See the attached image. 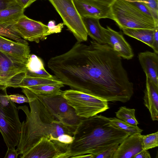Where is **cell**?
Returning a JSON list of instances; mask_svg holds the SVG:
<instances>
[{
	"mask_svg": "<svg viewBox=\"0 0 158 158\" xmlns=\"http://www.w3.org/2000/svg\"><path fill=\"white\" fill-rule=\"evenodd\" d=\"M11 101L14 103L21 104L24 103L29 102V100L26 96L19 94H15L8 95Z\"/></svg>",
	"mask_w": 158,
	"mask_h": 158,
	"instance_id": "cell-32",
	"label": "cell"
},
{
	"mask_svg": "<svg viewBox=\"0 0 158 158\" xmlns=\"http://www.w3.org/2000/svg\"><path fill=\"white\" fill-rule=\"evenodd\" d=\"M142 142L143 149L148 150L158 146V131L143 135Z\"/></svg>",
	"mask_w": 158,
	"mask_h": 158,
	"instance_id": "cell-27",
	"label": "cell"
},
{
	"mask_svg": "<svg viewBox=\"0 0 158 158\" xmlns=\"http://www.w3.org/2000/svg\"><path fill=\"white\" fill-rule=\"evenodd\" d=\"M0 51L23 58L30 55L28 44L12 41L0 35Z\"/></svg>",
	"mask_w": 158,
	"mask_h": 158,
	"instance_id": "cell-18",
	"label": "cell"
},
{
	"mask_svg": "<svg viewBox=\"0 0 158 158\" xmlns=\"http://www.w3.org/2000/svg\"><path fill=\"white\" fill-rule=\"evenodd\" d=\"M25 76L37 77L52 78L54 77L48 73L45 68L35 72H30L26 71L25 73Z\"/></svg>",
	"mask_w": 158,
	"mask_h": 158,
	"instance_id": "cell-31",
	"label": "cell"
},
{
	"mask_svg": "<svg viewBox=\"0 0 158 158\" xmlns=\"http://www.w3.org/2000/svg\"><path fill=\"white\" fill-rule=\"evenodd\" d=\"M81 18L90 17L112 19L110 4L95 0H73Z\"/></svg>",
	"mask_w": 158,
	"mask_h": 158,
	"instance_id": "cell-11",
	"label": "cell"
},
{
	"mask_svg": "<svg viewBox=\"0 0 158 158\" xmlns=\"http://www.w3.org/2000/svg\"><path fill=\"white\" fill-rule=\"evenodd\" d=\"M37 0H15L17 3L25 10Z\"/></svg>",
	"mask_w": 158,
	"mask_h": 158,
	"instance_id": "cell-37",
	"label": "cell"
},
{
	"mask_svg": "<svg viewBox=\"0 0 158 158\" xmlns=\"http://www.w3.org/2000/svg\"><path fill=\"white\" fill-rule=\"evenodd\" d=\"M76 42L71 49L51 58L48 66L72 89L110 102L125 103L134 94L121 57L107 44Z\"/></svg>",
	"mask_w": 158,
	"mask_h": 158,
	"instance_id": "cell-1",
	"label": "cell"
},
{
	"mask_svg": "<svg viewBox=\"0 0 158 158\" xmlns=\"http://www.w3.org/2000/svg\"><path fill=\"white\" fill-rule=\"evenodd\" d=\"M27 59L23 58L0 51V76L4 83L14 76L27 70Z\"/></svg>",
	"mask_w": 158,
	"mask_h": 158,
	"instance_id": "cell-12",
	"label": "cell"
},
{
	"mask_svg": "<svg viewBox=\"0 0 158 158\" xmlns=\"http://www.w3.org/2000/svg\"><path fill=\"white\" fill-rule=\"evenodd\" d=\"M122 30L125 34L141 41L152 48L154 29L127 28Z\"/></svg>",
	"mask_w": 158,
	"mask_h": 158,
	"instance_id": "cell-21",
	"label": "cell"
},
{
	"mask_svg": "<svg viewBox=\"0 0 158 158\" xmlns=\"http://www.w3.org/2000/svg\"><path fill=\"white\" fill-rule=\"evenodd\" d=\"M117 118L126 123L134 126H137L139 123L137 120L135 115V110L121 106L116 113Z\"/></svg>",
	"mask_w": 158,
	"mask_h": 158,
	"instance_id": "cell-23",
	"label": "cell"
},
{
	"mask_svg": "<svg viewBox=\"0 0 158 158\" xmlns=\"http://www.w3.org/2000/svg\"><path fill=\"white\" fill-rule=\"evenodd\" d=\"M62 95L82 118L93 116L109 108L106 100L78 90H67L63 91Z\"/></svg>",
	"mask_w": 158,
	"mask_h": 158,
	"instance_id": "cell-6",
	"label": "cell"
},
{
	"mask_svg": "<svg viewBox=\"0 0 158 158\" xmlns=\"http://www.w3.org/2000/svg\"><path fill=\"white\" fill-rule=\"evenodd\" d=\"M68 145L58 144L47 137L40 141L21 158H67Z\"/></svg>",
	"mask_w": 158,
	"mask_h": 158,
	"instance_id": "cell-10",
	"label": "cell"
},
{
	"mask_svg": "<svg viewBox=\"0 0 158 158\" xmlns=\"http://www.w3.org/2000/svg\"><path fill=\"white\" fill-rule=\"evenodd\" d=\"M105 43L109 45L118 55L124 59L130 60L134 56L131 47L122 34L109 27H102Z\"/></svg>",
	"mask_w": 158,
	"mask_h": 158,
	"instance_id": "cell-13",
	"label": "cell"
},
{
	"mask_svg": "<svg viewBox=\"0 0 158 158\" xmlns=\"http://www.w3.org/2000/svg\"><path fill=\"white\" fill-rule=\"evenodd\" d=\"M17 3L15 0H0V10Z\"/></svg>",
	"mask_w": 158,
	"mask_h": 158,
	"instance_id": "cell-36",
	"label": "cell"
},
{
	"mask_svg": "<svg viewBox=\"0 0 158 158\" xmlns=\"http://www.w3.org/2000/svg\"><path fill=\"white\" fill-rule=\"evenodd\" d=\"M24 11L17 3L0 10V24L10 26L24 15Z\"/></svg>",
	"mask_w": 158,
	"mask_h": 158,
	"instance_id": "cell-20",
	"label": "cell"
},
{
	"mask_svg": "<svg viewBox=\"0 0 158 158\" xmlns=\"http://www.w3.org/2000/svg\"><path fill=\"white\" fill-rule=\"evenodd\" d=\"M138 58L146 77L158 86V55L155 52H141Z\"/></svg>",
	"mask_w": 158,
	"mask_h": 158,
	"instance_id": "cell-16",
	"label": "cell"
},
{
	"mask_svg": "<svg viewBox=\"0 0 158 158\" xmlns=\"http://www.w3.org/2000/svg\"><path fill=\"white\" fill-rule=\"evenodd\" d=\"M139 9L141 11L152 17L155 20L158 22V16L154 14L141 0H127Z\"/></svg>",
	"mask_w": 158,
	"mask_h": 158,
	"instance_id": "cell-28",
	"label": "cell"
},
{
	"mask_svg": "<svg viewBox=\"0 0 158 158\" xmlns=\"http://www.w3.org/2000/svg\"><path fill=\"white\" fill-rule=\"evenodd\" d=\"M146 77L144 104L149 110L153 121L158 120V86Z\"/></svg>",
	"mask_w": 158,
	"mask_h": 158,
	"instance_id": "cell-17",
	"label": "cell"
},
{
	"mask_svg": "<svg viewBox=\"0 0 158 158\" xmlns=\"http://www.w3.org/2000/svg\"><path fill=\"white\" fill-rule=\"evenodd\" d=\"M112 20L121 29L141 28L154 30L158 22L127 0H115L110 5Z\"/></svg>",
	"mask_w": 158,
	"mask_h": 158,
	"instance_id": "cell-5",
	"label": "cell"
},
{
	"mask_svg": "<svg viewBox=\"0 0 158 158\" xmlns=\"http://www.w3.org/2000/svg\"><path fill=\"white\" fill-rule=\"evenodd\" d=\"M156 15L158 16V0H141Z\"/></svg>",
	"mask_w": 158,
	"mask_h": 158,
	"instance_id": "cell-33",
	"label": "cell"
},
{
	"mask_svg": "<svg viewBox=\"0 0 158 158\" xmlns=\"http://www.w3.org/2000/svg\"><path fill=\"white\" fill-rule=\"evenodd\" d=\"M154 52L158 54V27L154 30L153 42L152 48Z\"/></svg>",
	"mask_w": 158,
	"mask_h": 158,
	"instance_id": "cell-34",
	"label": "cell"
},
{
	"mask_svg": "<svg viewBox=\"0 0 158 158\" xmlns=\"http://www.w3.org/2000/svg\"><path fill=\"white\" fill-rule=\"evenodd\" d=\"M0 35L12 39L20 43L28 44L27 41L23 39L10 26L0 24Z\"/></svg>",
	"mask_w": 158,
	"mask_h": 158,
	"instance_id": "cell-26",
	"label": "cell"
},
{
	"mask_svg": "<svg viewBox=\"0 0 158 158\" xmlns=\"http://www.w3.org/2000/svg\"><path fill=\"white\" fill-rule=\"evenodd\" d=\"M94 156L92 154H89L78 156L76 158H93Z\"/></svg>",
	"mask_w": 158,
	"mask_h": 158,
	"instance_id": "cell-39",
	"label": "cell"
},
{
	"mask_svg": "<svg viewBox=\"0 0 158 158\" xmlns=\"http://www.w3.org/2000/svg\"><path fill=\"white\" fill-rule=\"evenodd\" d=\"M129 135L114 127L109 118L104 116L97 114L82 118L74 131L73 142L68 145L67 158L89 154L94 156L112 146L120 144Z\"/></svg>",
	"mask_w": 158,
	"mask_h": 158,
	"instance_id": "cell-3",
	"label": "cell"
},
{
	"mask_svg": "<svg viewBox=\"0 0 158 158\" xmlns=\"http://www.w3.org/2000/svg\"><path fill=\"white\" fill-rule=\"evenodd\" d=\"M150 154L148 150L143 149L135 155L133 158H151Z\"/></svg>",
	"mask_w": 158,
	"mask_h": 158,
	"instance_id": "cell-38",
	"label": "cell"
},
{
	"mask_svg": "<svg viewBox=\"0 0 158 158\" xmlns=\"http://www.w3.org/2000/svg\"><path fill=\"white\" fill-rule=\"evenodd\" d=\"M111 4L115 0H95Z\"/></svg>",
	"mask_w": 158,
	"mask_h": 158,
	"instance_id": "cell-40",
	"label": "cell"
},
{
	"mask_svg": "<svg viewBox=\"0 0 158 158\" xmlns=\"http://www.w3.org/2000/svg\"><path fill=\"white\" fill-rule=\"evenodd\" d=\"M10 27L25 40L38 43L46 39L48 30L47 26L41 22L30 19L24 14Z\"/></svg>",
	"mask_w": 158,
	"mask_h": 158,
	"instance_id": "cell-9",
	"label": "cell"
},
{
	"mask_svg": "<svg viewBox=\"0 0 158 158\" xmlns=\"http://www.w3.org/2000/svg\"><path fill=\"white\" fill-rule=\"evenodd\" d=\"M88 35L95 41L104 44L105 41L103 36L102 27L99 23V19L87 17L82 18Z\"/></svg>",
	"mask_w": 158,
	"mask_h": 158,
	"instance_id": "cell-19",
	"label": "cell"
},
{
	"mask_svg": "<svg viewBox=\"0 0 158 158\" xmlns=\"http://www.w3.org/2000/svg\"><path fill=\"white\" fill-rule=\"evenodd\" d=\"M19 110L9 98L6 88L0 87V132L7 148H15L19 142L22 123Z\"/></svg>",
	"mask_w": 158,
	"mask_h": 158,
	"instance_id": "cell-4",
	"label": "cell"
},
{
	"mask_svg": "<svg viewBox=\"0 0 158 158\" xmlns=\"http://www.w3.org/2000/svg\"><path fill=\"white\" fill-rule=\"evenodd\" d=\"M19 155L15 148H8L4 158H17Z\"/></svg>",
	"mask_w": 158,
	"mask_h": 158,
	"instance_id": "cell-35",
	"label": "cell"
},
{
	"mask_svg": "<svg viewBox=\"0 0 158 158\" xmlns=\"http://www.w3.org/2000/svg\"><path fill=\"white\" fill-rule=\"evenodd\" d=\"M27 70L30 72H35L44 68L41 59L35 54H30L27 61Z\"/></svg>",
	"mask_w": 158,
	"mask_h": 158,
	"instance_id": "cell-25",
	"label": "cell"
},
{
	"mask_svg": "<svg viewBox=\"0 0 158 158\" xmlns=\"http://www.w3.org/2000/svg\"><path fill=\"white\" fill-rule=\"evenodd\" d=\"M62 83L55 85H45L30 86L27 88L37 96L50 97L62 95L61 88L64 86Z\"/></svg>",
	"mask_w": 158,
	"mask_h": 158,
	"instance_id": "cell-22",
	"label": "cell"
},
{
	"mask_svg": "<svg viewBox=\"0 0 158 158\" xmlns=\"http://www.w3.org/2000/svg\"><path fill=\"white\" fill-rule=\"evenodd\" d=\"M142 136L140 133L128 136L119 145L113 158H133L143 149Z\"/></svg>",
	"mask_w": 158,
	"mask_h": 158,
	"instance_id": "cell-14",
	"label": "cell"
},
{
	"mask_svg": "<svg viewBox=\"0 0 158 158\" xmlns=\"http://www.w3.org/2000/svg\"><path fill=\"white\" fill-rule=\"evenodd\" d=\"M63 23H59L56 25L55 22L54 21H50L48 22V30L46 36L54 34L59 33L61 32L64 27Z\"/></svg>",
	"mask_w": 158,
	"mask_h": 158,
	"instance_id": "cell-30",
	"label": "cell"
},
{
	"mask_svg": "<svg viewBox=\"0 0 158 158\" xmlns=\"http://www.w3.org/2000/svg\"><path fill=\"white\" fill-rule=\"evenodd\" d=\"M49 112L58 121L75 130L82 118L76 114L62 95L50 97L37 96Z\"/></svg>",
	"mask_w": 158,
	"mask_h": 158,
	"instance_id": "cell-8",
	"label": "cell"
},
{
	"mask_svg": "<svg viewBox=\"0 0 158 158\" xmlns=\"http://www.w3.org/2000/svg\"><path fill=\"white\" fill-rule=\"evenodd\" d=\"M111 124L116 128L128 133L130 135L141 132L143 130L138 126H134L115 117L109 118Z\"/></svg>",
	"mask_w": 158,
	"mask_h": 158,
	"instance_id": "cell-24",
	"label": "cell"
},
{
	"mask_svg": "<svg viewBox=\"0 0 158 158\" xmlns=\"http://www.w3.org/2000/svg\"><path fill=\"white\" fill-rule=\"evenodd\" d=\"M21 88L29 99L30 110L26 105L18 107L26 115V120L22 123L20 141L16 149L18 154H24L43 137L61 145L71 143L75 130L56 120L36 94L26 88Z\"/></svg>",
	"mask_w": 158,
	"mask_h": 158,
	"instance_id": "cell-2",
	"label": "cell"
},
{
	"mask_svg": "<svg viewBox=\"0 0 158 158\" xmlns=\"http://www.w3.org/2000/svg\"><path fill=\"white\" fill-rule=\"evenodd\" d=\"M25 73L15 76L7 82V87L27 88V87L45 85H55L62 83L55 76L52 78H44L26 77Z\"/></svg>",
	"mask_w": 158,
	"mask_h": 158,
	"instance_id": "cell-15",
	"label": "cell"
},
{
	"mask_svg": "<svg viewBox=\"0 0 158 158\" xmlns=\"http://www.w3.org/2000/svg\"><path fill=\"white\" fill-rule=\"evenodd\" d=\"M119 145H116L109 147L101 153L94 156V158H113Z\"/></svg>",
	"mask_w": 158,
	"mask_h": 158,
	"instance_id": "cell-29",
	"label": "cell"
},
{
	"mask_svg": "<svg viewBox=\"0 0 158 158\" xmlns=\"http://www.w3.org/2000/svg\"><path fill=\"white\" fill-rule=\"evenodd\" d=\"M48 0L61 17L64 25L73 34L77 42L86 41L87 32L73 0Z\"/></svg>",
	"mask_w": 158,
	"mask_h": 158,
	"instance_id": "cell-7",
	"label": "cell"
}]
</instances>
